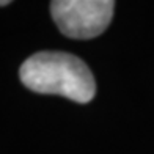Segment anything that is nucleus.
Returning a JSON list of instances; mask_svg holds the SVG:
<instances>
[{
    "label": "nucleus",
    "instance_id": "obj_1",
    "mask_svg": "<svg viewBox=\"0 0 154 154\" xmlns=\"http://www.w3.org/2000/svg\"><path fill=\"white\" fill-rule=\"evenodd\" d=\"M24 85L35 93L65 96L79 104L94 97L96 82L87 63L66 52H38L19 69Z\"/></svg>",
    "mask_w": 154,
    "mask_h": 154
},
{
    "label": "nucleus",
    "instance_id": "obj_3",
    "mask_svg": "<svg viewBox=\"0 0 154 154\" xmlns=\"http://www.w3.org/2000/svg\"><path fill=\"white\" fill-rule=\"evenodd\" d=\"M6 5H10L8 0H0V6H6Z\"/></svg>",
    "mask_w": 154,
    "mask_h": 154
},
{
    "label": "nucleus",
    "instance_id": "obj_2",
    "mask_svg": "<svg viewBox=\"0 0 154 154\" xmlns=\"http://www.w3.org/2000/svg\"><path fill=\"white\" fill-rule=\"evenodd\" d=\"M112 0H54L51 14L60 32L68 38L90 39L109 27L113 17Z\"/></svg>",
    "mask_w": 154,
    "mask_h": 154
}]
</instances>
